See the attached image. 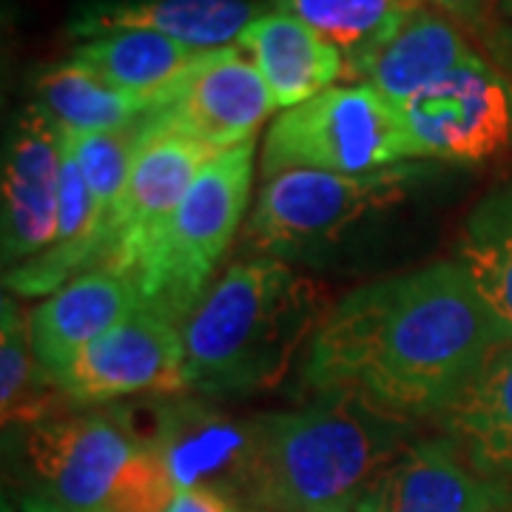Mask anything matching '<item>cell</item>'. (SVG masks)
I'll return each instance as SVG.
<instances>
[{"mask_svg": "<svg viewBox=\"0 0 512 512\" xmlns=\"http://www.w3.org/2000/svg\"><path fill=\"white\" fill-rule=\"evenodd\" d=\"M143 308V299L126 276L92 268L69 279L29 311L32 348L55 379L100 336Z\"/></svg>", "mask_w": 512, "mask_h": 512, "instance_id": "9a60e30c", "label": "cell"}, {"mask_svg": "<svg viewBox=\"0 0 512 512\" xmlns=\"http://www.w3.org/2000/svg\"><path fill=\"white\" fill-rule=\"evenodd\" d=\"M143 123L128 131H103V134H66L74 163L80 168L83 180L89 185L94 202V214L106 228L111 242L114 217L123 200L128 183V171L137 154ZM109 251V248H106ZM106 259V256H103Z\"/></svg>", "mask_w": 512, "mask_h": 512, "instance_id": "d4e9b609", "label": "cell"}, {"mask_svg": "<svg viewBox=\"0 0 512 512\" xmlns=\"http://www.w3.org/2000/svg\"><path fill=\"white\" fill-rule=\"evenodd\" d=\"M424 177V168L402 163L373 174L282 171L259 188L245 225V245L254 256H276L330 242L376 211L402 202Z\"/></svg>", "mask_w": 512, "mask_h": 512, "instance_id": "52a82bcc", "label": "cell"}, {"mask_svg": "<svg viewBox=\"0 0 512 512\" xmlns=\"http://www.w3.org/2000/svg\"><path fill=\"white\" fill-rule=\"evenodd\" d=\"M473 57H478V52L458 29L456 20L439 9L421 6L379 49L348 60L345 74L356 77L359 83H370L387 100L402 106Z\"/></svg>", "mask_w": 512, "mask_h": 512, "instance_id": "e0dca14e", "label": "cell"}, {"mask_svg": "<svg viewBox=\"0 0 512 512\" xmlns=\"http://www.w3.org/2000/svg\"><path fill=\"white\" fill-rule=\"evenodd\" d=\"M256 140L217 154L185 191L148 268L134 282L143 305L183 328L237 237L254 185Z\"/></svg>", "mask_w": 512, "mask_h": 512, "instance_id": "5b68a950", "label": "cell"}, {"mask_svg": "<svg viewBox=\"0 0 512 512\" xmlns=\"http://www.w3.org/2000/svg\"><path fill=\"white\" fill-rule=\"evenodd\" d=\"M214 157L217 151L148 117L100 268L126 276L134 285L148 268L185 191Z\"/></svg>", "mask_w": 512, "mask_h": 512, "instance_id": "9c48e42d", "label": "cell"}, {"mask_svg": "<svg viewBox=\"0 0 512 512\" xmlns=\"http://www.w3.org/2000/svg\"><path fill=\"white\" fill-rule=\"evenodd\" d=\"M421 6L413 0H271V9L299 18L333 43L345 63L379 49Z\"/></svg>", "mask_w": 512, "mask_h": 512, "instance_id": "cb8c5ba5", "label": "cell"}, {"mask_svg": "<svg viewBox=\"0 0 512 512\" xmlns=\"http://www.w3.org/2000/svg\"><path fill=\"white\" fill-rule=\"evenodd\" d=\"M504 512H512V510H504Z\"/></svg>", "mask_w": 512, "mask_h": 512, "instance_id": "4dcf8cb0", "label": "cell"}, {"mask_svg": "<svg viewBox=\"0 0 512 512\" xmlns=\"http://www.w3.org/2000/svg\"><path fill=\"white\" fill-rule=\"evenodd\" d=\"M197 55L200 52L154 32H111L77 43L72 57L114 89L151 100L160 111Z\"/></svg>", "mask_w": 512, "mask_h": 512, "instance_id": "ffe728a7", "label": "cell"}, {"mask_svg": "<svg viewBox=\"0 0 512 512\" xmlns=\"http://www.w3.org/2000/svg\"><path fill=\"white\" fill-rule=\"evenodd\" d=\"M134 439L160 453L177 493L185 487H217L231 495L251 447V419H231L194 402L160 404L154 407L151 433Z\"/></svg>", "mask_w": 512, "mask_h": 512, "instance_id": "2e32d148", "label": "cell"}, {"mask_svg": "<svg viewBox=\"0 0 512 512\" xmlns=\"http://www.w3.org/2000/svg\"><path fill=\"white\" fill-rule=\"evenodd\" d=\"M328 299L276 256L234 262L183 325L185 379L202 396H248L285 382L328 316Z\"/></svg>", "mask_w": 512, "mask_h": 512, "instance_id": "3957f363", "label": "cell"}, {"mask_svg": "<svg viewBox=\"0 0 512 512\" xmlns=\"http://www.w3.org/2000/svg\"><path fill=\"white\" fill-rule=\"evenodd\" d=\"M413 163L402 109L370 83L330 86L302 106L282 111L262 143V177L282 171L373 174Z\"/></svg>", "mask_w": 512, "mask_h": 512, "instance_id": "8992f818", "label": "cell"}, {"mask_svg": "<svg viewBox=\"0 0 512 512\" xmlns=\"http://www.w3.org/2000/svg\"><path fill=\"white\" fill-rule=\"evenodd\" d=\"M507 498L450 436L413 439L350 512H504Z\"/></svg>", "mask_w": 512, "mask_h": 512, "instance_id": "4fadbf2b", "label": "cell"}, {"mask_svg": "<svg viewBox=\"0 0 512 512\" xmlns=\"http://www.w3.org/2000/svg\"><path fill=\"white\" fill-rule=\"evenodd\" d=\"M37 103L66 134L128 131L157 111L151 100L120 92L80 60H66L37 80Z\"/></svg>", "mask_w": 512, "mask_h": 512, "instance_id": "7402d4cb", "label": "cell"}, {"mask_svg": "<svg viewBox=\"0 0 512 512\" xmlns=\"http://www.w3.org/2000/svg\"><path fill=\"white\" fill-rule=\"evenodd\" d=\"M413 419L359 390H325L299 410L251 419L234 498L248 512H348L402 453Z\"/></svg>", "mask_w": 512, "mask_h": 512, "instance_id": "7a4b0ae2", "label": "cell"}, {"mask_svg": "<svg viewBox=\"0 0 512 512\" xmlns=\"http://www.w3.org/2000/svg\"><path fill=\"white\" fill-rule=\"evenodd\" d=\"M456 262L504 342L512 345V183L490 191L467 214L456 242Z\"/></svg>", "mask_w": 512, "mask_h": 512, "instance_id": "44dd1931", "label": "cell"}, {"mask_svg": "<svg viewBox=\"0 0 512 512\" xmlns=\"http://www.w3.org/2000/svg\"><path fill=\"white\" fill-rule=\"evenodd\" d=\"M507 345L456 259L339 299L302 359L299 387L359 390L404 419H439Z\"/></svg>", "mask_w": 512, "mask_h": 512, "instance_id": "6da1fadb", "label": "cell"}, {"mask_svg": "<svg viewBox=\"0 0 512 512\" xmlns=\"http://www.w3.org/2000/svg\"><path fill=\"white\" fill-rule=\"evenodd\" d=\"M23 512H165L177 495L160 453L109 416L60 413L26 427Z\"/></svg>", "mask_w": 512, "mask_h": 512, "instance_id": "277c9868", "label": "cell"}, {"mask_svg": "<svg viewBox=\"0 0 512 512\" xmlns=\"http://www.w3.org/2000/svg\"><path fill=\"white\" fill-rule=\"evenodd\" d=\"M399 109L410 160L487 163L512 148V80L481 55Z\"/></svg>", "mask_w": 512, "mask_h": 512, "instance_id": "ba28073f", "label": "cell"}, {"mask_svg": "<svg viewBox=\"0 0 512 512\" xmlns=\"http://www.w3.org/2000/svg\"><path fill=\"white\" fill-rule=\"evenodd\" d=\"M436 421L512 510V345L495 350Z\"/></svg>", "mask_w": 512, "mask_h": 512, "instance_id": "d6986e66", "label": "cell"}, {"mask_svg": "<svg viewBox=\"0 0 512 512\" xmlns=\"http://www.w3.org/2000/svg\"><path fill=\"white\" fill-rule=\"evenodd\" d=\"M413 3H424V0H413Z\"/></svg>", "mask_w": 512, "mask_h": 512, "instance_id": "f546056e", "label": "cell"}, {"mask_svg": "<svg viewBox=\"0 0 512 512\" xmlns=\"http://www.w3.org/2000/svg\"><path fill=\"white\" fill-rule=\"evenodd\" d=\"M3 512H20V510L12 504V501H9V498H3Z\"/></svg>", "mask_w": 512, "mask_h": 512, "instance_id": "f1b7e54d", "label": "cell"}, {"mask_svg": "<svg viewBox=\"0 0 512 512\" xmlns=\"http://www.w3.org/2000/svg\"><path fill=\"white\" fill-rule=\"evenodd\" d=\"M66 393L40 365L32 348L29 313L20 311L18 299L3 296L0 325V410L3 427H32L63 413ZM69 402V399H66Z\"/></svg>", "mask_w": 512, "mask_h": 512, "instance_id": "603a6c76", "label": "cell"}, {"mask_svg": "<svg viewBox=\"0 0 512 512\" xmlns=\"http://www.w3.org/2000/svg\"><path fill=\"white\" fill-rule=\"evenodd\" d=\"M66 134L32 103L12 123L3 154V265L40 256L55 239Z\"/></svg>", "mask_w": 512, "mask_h": 512, "instance_id": "7c38bea8", "label": "cell"}, {"mask_svg": "<svg viewBox=\"0 0 512 512\" xmlns=\"http://www.w3.org/2000/svg\"><path fill=\"white\" fill-rule=\"evenodd\" d=\"M237 46L254 60L282 111L308 103L345 77V55L288 12H262Z\"/></svg>", "mask_w": 512, "mask_h": 512, "instance_id": "ac0fdd59", "label": "cell"}, {"mask_svg": "<svg viewBox=\"0 0 512 512\" xmlns=\"http://www.w3.org/2000/svg\"><path fill=\"white\" fill-rule=\"evenodd\" d=\"M55 382L72 404L188 390L183 328L143 305L63 367Z\"/></svg>", "mask_w": 512, "mask_h": 512, "instance_id": "30bf717a", "label": "cell"}, {"mask_svg": "<svg viewBox=\"0 0 512 512\" xmlns=\"http://www.w3.org/2000/svg\"><path fill=\"white\" fill-rule=\"evenodd\" d=\"M262 12L259 0H92L72 18L69 35L154 32L194 52H217L237 46Z\"/></svg>", "mask_w": 512, "mask_h": 512, "instance_id": "5bb4252c", "label": "cell"}, {"mask_svg": "<svg viewBox=\"0 0 512 512\" xmlns=\"http://www.w3.org/2000/svg\"><path fill=\"white\" fill-rule=\"evenodd\" d=\"M430 3L450 20L478 32L487 43H493L495 32L501 29V23L495 18L498 0H430Z\"/></svg>", "mask_w": 512, "mask_h": 512, "instance_id": "484cf974", "label": "cell"}, {"mask_svg": "<svg viewBox=\"0 0 512 512\" xmlns=\"http://www.w3.org/2000/svg\"><path fill=\"white\" fill-rule=\"evenodd\" d=\"M490 46L495 49L498 60H501V63H504V66L512 72V23H501V29L495 32Z\"/></svg>", "mask_w": 512, "mask_h": 512, "instance_id": "83f0119b", "label": "cell"}, {"mask_svg": "<svg viewBox=\"0 0 512 512\" xmlns=\"http://www.w3.org/2000/svg\"><path fill=\"white\" fill-rule=\"evenodd\" d=\"M274 111V94L254 60L239 46H228L200 52L163 109L151 117L222 154L256 140L259 126Z\"/></svg>", "mask_w": 512, "mask_h": 512, "instance_id": "8fae6325", "label": "cell"}, {"mask_svg": "<svg viewBox=\"0 0 512 512\" xmlns=\"http://www.w3.org/2000/svg\"><path fill=\"white\" fill-rule=\"evenodd\" d=\"M165 512H248L239 507L237 498L217 487H185L174 495Z\"/></svg>", "mask_w": 512, "mask_h": 512, "instance_id": "4316f807", "label": "cell"}]
</instances>
